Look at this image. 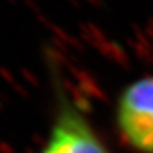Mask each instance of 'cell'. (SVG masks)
<instances>
[{"label": "cell", "mask_w": 153, "mask_h": 153, "mask_svg": "<svg viewBox=\"0 0 153 153\" xmlns=\"http://www.w3.org/2000/svg\"><path fill=\"white\" fill-rule=\"evenodd\" d=\"M115 128L133 153H153V75L140 76L120 91Z\"/></svg>", "instance_id": "7a4b0ae2"}, {"label": "cell", "mask_w": 153, "mask_h": 153, "mask_svg": "<svg viewBox=\"0 0 153 153\" xmlns=\"http://www.w3.org/2000/svg\"><path fill=\"white\" fill-rule=\"evenodd\" d=\"M54 94L48 136L37 153H114L88 118L85 109L64 87L54 60H48Z\"/></svg>", "instance_id": "6da1fadb"}]
</instances>
